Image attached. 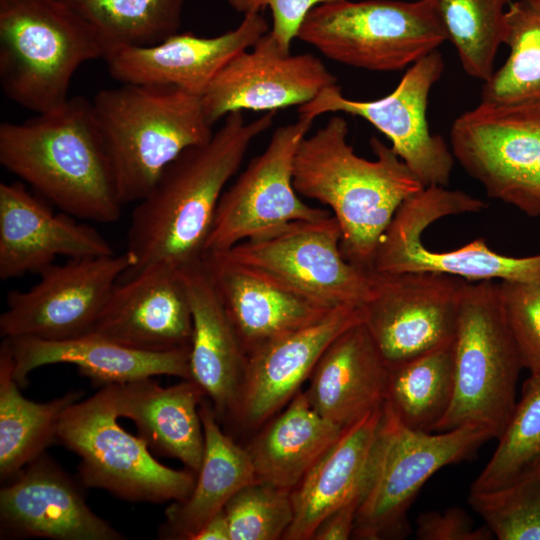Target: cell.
I'll return each mask as SVG.
<instances>
[{"label": "cell", "instance_id": "obj_1", "mask_svg": "<svg viewBox=\"0 0 540 540\" xmlns=\"http://www.w3.org/2000/svg\"><path fill=\"white\" fill-rule=\"evenodd\" d=\"M273 118L274 111L250 122L229 113L207 142L165 167L131 213L126 250L135 264L123 275L156 264L180 271L203 259L225 186Z\"/></svg>", "mask_w": 540, "mask_h": 540}, {"label": "cell", "instance_id": "obj_2", "mask_svg": "<svg viewBox=\"0 0 540 540\" xmlns=\"http://www.w3.org/2000/svg\"><path fill=\"white\" fill-rule=\"evenodd\" d=\"M348 122L332 116L299 143L293 184L299 195L328 206L341 229V251L352 264L372 271L380 239L400 205L425 186L377 137L375 160L355 154L347 142Z\"/></svg>", "mask_w": 540, "mask_h": 540}, {"label": "cell", "instance_id": "obj_3", "mask_svg": "<svg viewBox=\"0 0 540 540\" xmlns=\"http://www.w3.org/2000/svg\"><path fill=\"white\" fill-rule=\"evenodd\" d=\"M0 163L61 212L117 221L123 206L91 101L69 97L21 123L0 124Z\"/></svg>", "mask_w": 540, "mask_h": 540}, {"label": "cell", "instance_id": "obj_4", "mask_svg": "<svg viewBox=\"0 0 540 540\" xmlns=\"http://www.w3.org/2000/svg\"><path fill=\"white\" fill-rule=\"evenodd\" d=\"M91 103L123 205L140 201L169 163L214 133L201 97L171 86L121 83Z\"/></svg>", "mask_w": 540, "mask_h": 540}, {"label": "cell", "instance_id": "obj_5", "mask_svg": "<svg viewBox=\"0 0 540 540\" xmlns=\"http://www.w3.org/2000/svg\"><path fill=\"white\" fill-rule=\"evenodd\" d=\"M106 53L92 27L59 0H0V86L17 105L36 114L59 108L77 69Z\"/></svg>", "mask_w": 540, "mask_h": 540}, {"label": "cell", "instance_id": "obj_6", "mask_svg": "<svg viewBox=\"0 0 540 540\" xmlns=\"http://www.w3.org/2000/svg\"><path fill=\"white\" fill-rule=\"evenodd\" d=\"M452 349L453 398L436 432L472 424L498 439L516 404L523 366L493 280L467 283Z\"/></svg>", "mask_w": 540, "mask_h": 540}, {"label": "cell", "instance_id": "obj_7", "mask_svg": "<svg viewBox=\"0 0 540 540\" xmlns=\"http://www.w3.org/2000/svg\"><path fill=\"white\" fill-rule=\"evenodd\" d=\"M297 38L359 69L398 71L446 41L429 0H335L314 7Z\"/></svg>", "mask_w": 540, "mask_h": 540}, {"label": "cell", "instance_id": "obj_8", "mask_svg": "<svg viewBox=\"0 0 540 540\" xmlns=\"http://www.w3.org/2000/svg\"><path fill=\"white\" fill-rule=\"evenodd\" d=\"M118 419L105 387L72 403L62 414L57 440L78 455L82 486L130 502L186 499L195 486L196 473L159 462L147 444L123 429Z\"/></svg>", "mask_w": 540, "mask_h": 540}, {"label": "cell", "instance_id": "obj_9", "mask_svg": "<svg viewBox=\"0 0 540 540\" xmlns=\"http://www.w3.org/2000/svg\"><path fill=\"white\" fill-rule=\"evenodd\" d=\"M340 243L341 229L331 214L294 221L214 253L324 309L363 307L373 295L375 273L350 263Z\"/></svg>", "mask_w": 540, "mask_h": 540}, {"label": "cell", "instance_id": "obj_10", "mask_svg": "<svg viewBox=\"0 0 540 540\" xmlns=\"http://www.w3.org/2000/svg\"><path fill=\"white\" fill-rule=\"evenodd\" d=\"M491 438L486 429L472 424L437 433L414 430L383 403L352 536L375 540L397 533L424 483L441 468L470 456Z\"/></svg>", "mask_w": 540, "mask_h": 540}, {"label": "cell", "instance_id": "obj_11", "mask_svg": "<svg viewBox=\"0 0 540 540\" xmlns=\"http://www.w3.org/2000/svg\"><path fill=\"white\" fill-rule=\"evenodd\" d=\"M486 207L484 201L461 190L424 187L397 209L380 239L372 271L385 274L434 272L471 282L540 280V254L507 256L493 251L482 238L445 252L429 250L423 244L422 234L435 221L480 212Z\"/></svg>", "mask_w": 540, "mask_h": 540}, {"label": "cell", "instance_id": "obj_12", "mask_svg": "<svg viewBox=\"0 0 540 540\" xmlns=\"http://www.w3.org/2000/svg\"><path fill=\"white\" fill-rule=\"evenodd\" d=\"M451 151L491 198L540 216V104L481 103L454 121Z\"/></svg>", "mask_w": 540, "mask_h": 540}, {"label": "cell", "instance_id": "obj_13", "mask_svg": "<svg viewBox=\"0 0 540 540\" xmlns=\"http://www.w3.org/2000/svg\"><path fill=\"white\" fill-rule=\"evenodd\" d=\"M313 121L299 115L296 122L279 126L263 152L252 158L235 182L224 190L205 254L226 251L294 221L331 215L327 209L303 202L293 184L295 153Z\"/></svg>", "mask_w": 540, "mask_h": 540}, {"label": "cell", "instance_id": "obj_14", "mask_svg": "<svg viewBox=\"0 0 540 540\" xmlns=\"http://www.w3.org/2000/svg\"><path fill=\"white\" fill-rule=\"evenodd\" d=\"M134 264L126 250L50 265L30 289L8 293L1 336L65 340L91 333L112 289Z\"/></svg>", "mask_w": 540, "mask_h": 540}, {"label": "cell", "instance_id": "obj_15", "mask_svg": "<svg viewBox=\"0 0 540 540\" xmlns=\"http://www.w3.org/2000/svg\"><path fill=\"white\" fill-rule=\"evenodd\" d=\"M444 70L437 50L412 64L388 95L358 101L346 98L336 84L299 106L312 119L324 113H345L365 119L391 142V148L425 186H447L454 156L441 135L432 134L426 117L428 98Z\"/></svg>", "mask_w": 540, "mask_h": 540}, {"label": "cell", "instance_id": "obj_16", "mask_svg": "<svg viewBox=\"0 0 540 540\" xmlns=\"http://www.w3.org/2000/svg\"><path fill=\"white\" fill-rule=\"evenodd\" d=\"M374 273L364 324L388 368L453 344L468 281L434 272Z\"/></svg>", "mask_w": 540, "mask_h": 540}, {"label": "cell", "instance_id": "obj_17", "mask_svg": "<svg viewBox=\"0 0 540 540\" xmlns=\"http://www.w3.org/2000/svg\"><path fill=\"white\" fill-rule=\"evenodd\" d=\"M336 84V77L319 58L312 54L292 55L269 30L217 74L201 101L212 126L236 111L272 112L304 105Z\"/></svg>", "mask_w": 540, "mask_h": 540}, {"label": "cell", "instance_id": "obj_18", "mask_svg": "<svg viewBox=\"0 0 540 540\" xmlns=\"http://www.w3.org/2000/svg\"><path fill=\"white\" fill-rule=\"evenodd\" d=\"M364 320L363 307L339 306L249 353L231 421L249 429L268 422L300 391L327 347Z\"/></svg>", "mask_w": 540, "mask_h": 540}, {"label": "cell", "instance_id": "obj_19", "mask_svg": "<svg viewBox=\"0 0 540 540\" xmlns=\"http://www.w3.org/2000/svg\"><path fill=\"white\" fill-rule=\"evenodd\" d=\"M82 488L43 453L0 490L1 539H125L92 511Z\"/></svg>", "mask_w": 540, "mask_h": 540}, {"label": "cell", "instance_id": "obj_20", "mask_svg": "<svg viewBox=\"0 0 540 540\" xmlns=\"http://www.w3.org/2000/svg\"><path fill=\"white\" fill-rule=\"evenodd\" d=\"M91 333L147 352L190 349L192 313L179 271L156 264L123 275Z\"/></svg>", "mask_w": 540, "mask_h": 540}, {"label": "cell", "instance_id": "obj_21", "mask_svg": "<svg viewBox=\"0 0 540 540\" xmlns=\"http://www.w3.org/2000/svg\"><path fill=\"white\" fill-rule=\"evenodd\" d=\"M267 32L261 13H250L235 29L215 37L178 32L151 46L114 50L104 60L120 83L171 86L202 97L217 74Z\"/></svg>", "mask_w": 540, "mask_h": 540}, {"label": "cell", "instance_id": "obj_22", "mask_svg": "<svg viewBox=\"0 0 540 540\" xmlns=\"http://www.w3.org/2000/svg\"><path fill=\"white\" fill-rule=\"evenodd\" d=\"M63 212L54 214L21 182L0 183V279L41 273L56 257L112 255L93 227Z\"/></svg>", "mask_w": 540, "mask_h": 540}, {"label": "cell", "instance_id": "obj_23", "mask_svg": "<svg viewBox=\"0 0 540 540\" xmlns=\"http://www.w3.org/2000/svg\"><path fill=\"white\" fill-rule=\"evenodd\" d=\"M12 362L13 377L24 387L28 375L42 366L72 364L100 388L143 378L167 375L191 380L189 350L147 352L124 346L96 333L65 340L3 338Z\"/></svg>", "mask_w": 540, "mask_h": 540}, {"label": "cell", "instance_id": "obj_24", "mask_svg": "<svg viewBox=\"0 0 540 540\" xmlns=\"http://www.w3.org/2000/svg\"><path fill=\"white\" fill-rule=\"evenodd\" d=\"M179 273L192 313L191 381L204 392L218 422L231 421L239 397L246 354L203 259Z\"/></svg>", "mask_w": 540, "mask_h": 540}, {"label": "cell", "instance_id": "obj_25", "mask_svg": "<svg viewBox=\"0 0 540 540\" xmlns=\"http://www.w3.org/2000/svg\"><path fill=\"white\" fill-rule=\"evenodd\" d=\"M118 418L131 420L151 452L197 474L204 452L202 389L191 380L162 387L150 378L105 386Z\"/></svg>", "mask_w": 540, "mask_h": 540}, {"label": "cell", "instance_id": "obj_26", "mask_svg": "<svg viewBox=\"0 0 540 540\" xmlns=\"http://www.w3.org/2000/svg\"><path fill=\"white\" fill-rule=\"evenodd\" d=\"M382 415L383 405L346 427L291 491L293 520L283 539L311 540L325 518L362 495Z\"/></svg>", "mask_w": 540, "mask_h": 540}, {"label": "cell", "instance_id": "obj_27", "mask_svg": "<svg viewBox=\"0 0 540 540\" xmlns=\"http://www.w3.org/2000/svg\"><path fill=\"white\" fill-rule=\"evenodd\" d=\"M387 377L388 367L362 322L327 347L304 392L321 416L346 428L383 405Z\"/></svg>", "mask_w": 540, "mask_h": 540}, {"label": "cell", "instance_id": "obj_28", "mask_svg": "<svg viewBox=\"0 0 540 540\" xmlns=\"http://www.w3.org/2000/svg\"><path fill=\"white\" fill-rule=\"evenodd\" d=\"M203 261L246 356L331 310L239 267L218 253H206Z\"/></svg>", "mask_w": 540, "mask_h": 540}, {"label": "cell", "instance_id": "obj_29", "mask_svg": "<svg viewBox=\"0 0 540 540\" xmlns=\"http://www.w3.org/2000/svg\"><path fill=\"white\" fill-rule=\"evenodd\" d=\"M204 452L190 495L165 510L159 538L190 540L209 520L224 510L243 487L258 481L246 448L238 445L220 426L205 397L200 404Z\"/></svg>", "mask_w": 540, "mask_h": 540}, {"label": "cell", "instance_id": "obj_30", "mask_svg": "<svg viewBox=\"0 0 540 540\" xmlns=\"http://www.w3.org/2000/svg\"><path fill=\"white\" fill-rule=\"evenodd\" d=\"M344 429L321 416L299 391L246 449L258 480L292 491Z\"/></svg>", "mask_w": 540, "mask_h": 540}, {"label": "cell", "instance_id": "obj_31", "mask_svg": "<svg viewBox=\"0 0 540 540\" xmlns=\"http://www.w3.org/2000/svg\"><path fill=\"white\" fill-rule=\"evenodd\" d=\"M13 377V362L7 345L0 346V479L8 482L34 461L55 440L62 414L83 398L71 390L47 402L25 398Z\"/></svg>", "mask_w": 540, "mask_h": 540}, {"label": "cell", "instance_id": "obj_32", "mask_svg": "<svg viewBox=\"0 0 540 540\" xmlns=\"http://www.w3.org/2000/svg\"><path fill=\"white\" fill-rule=\"evenodd\" d=\"M452 345L388 368L384 403L407 427L434 432L446 415L454 392Z\"/></svg>", "mask_w": 540, "mask_h": 540}, {"label": "cell", "instance_id": "obj_33", "mask_svg": "<svg viewBox=\"0 0 540 540\" xmlns=\"http://www.w3.org/2000/svg\"><path fill=\"white\" fill-rule=\"evenodd\" d=\"M59 1L92 27L107 55L123 47L151 46L178 33L187 0Z\"/></svg>", "mask_w": 540, "mask_h": 540}, {"label": "cell", "instance_id": "obj_34", "mask_svg": "<svg viewBox=\"0 0 540 540\" xmlns=\"http://www.w3.org/2000/svg\"><path fill=\"white\" fill-rule=\"evenodd\" d=\"M505 63L484 82L481 103L540 104V2L518 0L507 8Z\"/></svg>", "mask_w": 540, "mask_h": 540}, {"label": "cell", "instance_id": "obj_35", "mask_svg": "<svg viewBox=\"0 0 540 540\" xmlns=\"http://www.w3.org/2000/svg\"><path fill=\"white\" fill-rule=\"evenodd\" d=\"M446 35L456 48L463 70L483 82L505 42L510 0H429Z\"/></svg>", "mask_w": 540, "mask_h": 540}, {"label": "cell", "instance_id": "obj_36", "mask_svg": "<svg viewBox=\"0 0 540 540\" xmlns=\"http://www.w3.org/2000/svg\"><path fill=\"white\" fill-rule=\"evenodd\" d=\"M540 461V371L530 373L522 395L498 437V445L470 493L504 488L523 478Z\"/></svg>", "mask_w": 540, "mask_h": 540}, {"label": "cell", "instance_id": "obj_37", "mask_svg": "<svg viewBox=\"0 0 540 540\" xmlns=\"http://www.w3.org/2000/svg\"><path fill=\"white\" fill-rule=\"evenodd\" d=\"M230 540H277L293 520L291 491L265 481L239 490L225 505Z\"/></svg>", "mask_w": 540, "mask_h": 540}, {"label": "cell", "instance_id": "obj_38", "mask_svg": "<svg viewBox=\"0 0 540 540\" xmlns=\"http://www.w3.org/2000/svg\"><path fill=\"white\" fill-rule=\"evenodd\" d=\"M469 504L499 540H540V478L470 493Z\"/></svg>", "mask_w": 540, "mask_h": 540}, {"label": "cell", "instance_id": "obj_39", "mask_svg": "<svg viewBox=\"0 0 540 540\" xmlns=\"http://www.w3.org/2000/svg\"><path fill=\"white\" fill-rule=\"evenodd\" d=\"M498 291L502 310L523 368L540 371V280H501Z\"/></svg>", "mask_w": 540, "mask_h": 540}, {"label": "cell", "instance_id": "obj_40", "mask_svg": "<svg viewBox=\"0 0 540 540\" xmlns=\"http://www.w3.org/2000/svg\"><path fill=\"white\" fill-rule=\"evenodd\" d=\"M335 0H227L236 12L244 15L259 13L266 7L272 12L273 24L270 32L285 51H290L292 40L297 38L299 29L316 6Z\"/></svg>", "mask_w": 540, "mask_h": 540}, {"label": "cell", "instance_id": "obj_41", "mask_svg": "<svg viewBox=\"0 0 540 540\" xmlns=\"http://www.w3.org/2000/svg\"><path fill=\"white\" fill-rule=\"evenodd\" d=\"M416 537L420 540H490L494 536L486 525L475 527L464 510L453 507L421 513L417 518Z\"/></svg>", "mask_w": 540, "mask_h": 540}, {"label": "cell", "instance_id": "obj_42", "mask_svg": "<svg viewBox=\"0 0 540 540\" xmlns=\"http://www.w3.org/2000/svg\"><path fill=\"white\" fill-rule=\"evenodd\" d=\"M362 499L359 495L332 514L319 525L315 531L313 540H346L353 535L356 515Z\"/></svg>", "mask_w": 540, "mask_h": 540}, {"label": "cell", "instance_id": "obj_43", "mask_svg": "<svg viewBox=\"0 0 540 540\" xmlns=\"http://www.w3.org/2000/svg\"><path fill=\"white\" fill-rule=\"evenodd\" d=\"M190 540H230L229 525L224 510L209 520Z\"/></svg>", "mask_w": 540, "mask_h": 540}, {"label": "cell", "instance_id": "obj_44", "mask_svg": "<svg viewBox=\"0 0 540 540\" xmlns=\"http://www.w3.org/2000/svg\"><path fill=\"white\" fill-rule=\"evenodd\" d=\"M525 478H540V461L535 465V467L530 471L528 472L523 478L521 479H525ZM520 479V480H521ZM519 481V480H518Z\"/></svg>", "mask_w": 540, "mask_h": 540}, {"label": "cell", "instance_id": "obj_45", "mask_svg": "<svg viewBox=\"0 0 540 540\" xmlns=\"http://www.w3.org/2000/svg\"><path fill=\"white\" fill-rule=\"evenodd\" d=\"M529 1H533V2H540V0H529Z\"/></svg>", "mask_w": 540, "mask_h": 540}]
</instances>
